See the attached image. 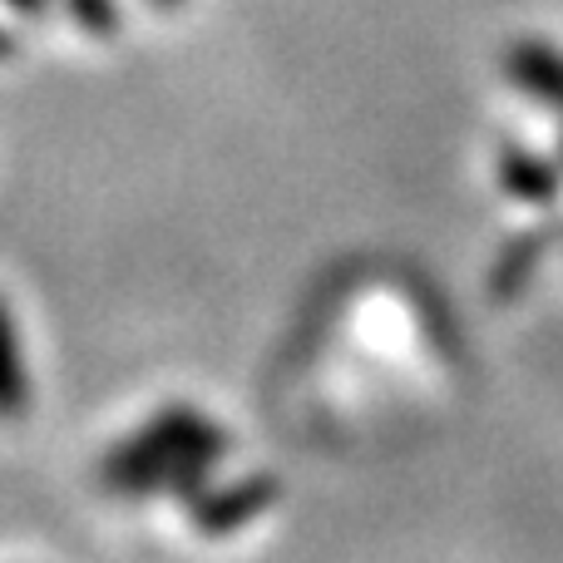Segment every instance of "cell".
Here are the masks:
<instances>
[{
	"label": "cell",
	"mask_w": 563,
	"mask_h": 563,
	"mask_svg": "<svg viewBox=\"0 0 563 563\" xmlns=\"http://www.w3.org/2000/svg\"><path fill=\"white\" fill-rule=\"evenodd\" d=\"M194 450H233V440H228V430L213 426L203 410L168 406L109 450L104 465H99V485L119 499H148L164 489L168 470H174L178 460H188Z\"/></svg>",
	"instance_id": "6da1fadb"
},
{
	"label": "cell",
	"mask_w": 563,
	"mask_h": 563,
	"mask_svg": "<svg viewBox=\"0 0 563 563\" xmlns=\"http://www.w3.org/2000/svg\"><path fill=\"white\" fill-rule=\"evenodd\" d=\"M282 499V485L273 475H247L238 485H208L203 495L188 499V525L203 539H228L257 515H267Z\"/></svg>",
	"instance_id": "7a4b0ae2"
},
{
	"label": "cell",
	"mask_w": 563,
	"mask_h": 563,
	"mask_svg": "<svg viewBox=\"0 0 563 563\" xmlns=\"http://www.w3.org/2000/svg\"><path fill=\"white\" fill-rule=\"evenodd\" d=\"M505 75L549 114H563V49L549 40H515L505 49Z\"/></svg>",
	"instance_id": "3957f363"
},
{
	"label": "cell",
	"mask_w": 563,
	"mask_h": 563,
	"mask_svg": "<svg viewBox=\"0 0 563 563\" xmlns=\"http://www.w3.org/2000/svg\"><path fill=\"white\" fill-rule=\"evenodd\" d=\"M499 188H505L515 203H529V208L559 203L563 164L549 154H534V148H525V144H505V154H499Z\"/></svg>",
	"instance_id": "277c9868"
},
{
	"label": "cell",
	"mask_w": 563,
	"mask_h": 563,
	"mask_svg": "<svg viewBox=\"0 0 563 563\" xmlns=\"http://www.w3.org/2000/svg\"><path fill=\"white\" fill-rule=\"evenodd\" d=\"M549 243H554V228H549V223H534V228H525V233L509 238L505 253H499L495 267H489V297H495V301L525 297V287L534 282L539 267H544Z\"/></svg>",
	"instance_id": "5b68a950"
},
{
	"label": "cell",
	"mask_w": 563,
	"mask_h": 563,
	"mask_svg": "<svg viewBox=\"0 0 563 563\" xmlns=\"http://www.w3.org/2000/svg\"><path fill=\"white\" fill-rule=\"evenodd\" d=\"M30 410V371L20 351V331L10 307L0 301V420H20Z\"/></svg>",
	"instance_id": "8992f818"
},
{
	"label": "cell",
	"mask_w": 563,
	"mask_h": 563,
	"mask_svg": "<svg viewBox=\"0 0 563 563\" xmlns=\"http://www.w3.org/2000/svg\"><path fill=\"white\" fill-rule=\"evenodd\" d=\"M59 10L69 15V25H79L95 40H109V35L124 30V10H119V0H59Z\"/></svg>",
	"instance_id": "52a82bcc"
},
{
	"label": "cell",
	"mask_w": 563,
	"mask_h": 563,
	"mask_svg": "<svg viewBox=\"0 0 563 563\" xmlns=\"http://www.w3.org/2000/svg\"><path fill=\"white\" fill-rule=\"evenodd\" d=\"M0 5H10L15 15H25V20H45L49 10H59V0H0Z\"/></svg>",
	"instance_id": "ba28073f"
},
{
	"label": "cell",
	"mask_w": 563,
	"mask_h": 563,
	"mask_svg": "<svg viewBox=\"0 0 563 563\" xmlns=\"http://www.w3.org/2000/svg\"><path fill=\"white\" fill-rule=\"evenodd\" d=\"M15 49H20L15 30H5V25H0V59H10V55H15Z\"/></svg>",
	"instance_id": "9c48e42d"
},
{
	"label": "cell",
	"mask_w": 563,
	"mask_h": 563,
	"mask_svg": "<svg viewBox=\"0 0 563 563\" xmlns=\"http://www.w3.org/2000/svg\"><path fill=\"white\" fill-rule=\"evenodd\" d=\"M148 5H158V10H174V5H184V0H148Z\"/></svg>",
	"instance_id": "30bf717a"
}]
</instances>
